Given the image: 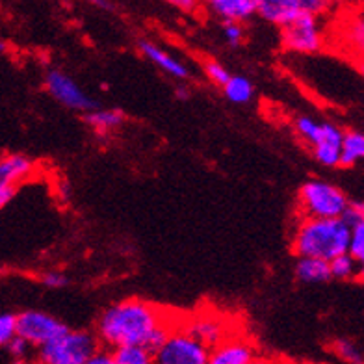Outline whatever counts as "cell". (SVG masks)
<instances>
[{
    "instance_id": "cell-1",
    "label": "cell",
    "mask_w": 364,
    "mask_h": 364,
    "mask_svg": "<svg viewBox=\"0 0 364 364\" xmlns=\"http://www.w3.org/2000/svg\"><path fill=\"white\" fill-rule=\"evenodd\" d=\"M166 318L159 309L141 299H125L112 305L102 312L97 323V335L105 346L112 350L117 346L141 344L145 346L149 335Z\"/></svg>"
},
{
    "instance_id": "cell-2",
    "label": "cell",
    "mask_w": 364,
    "mask_h": 364,
    "mask_svg": "<svg viewBox=\"0 0 364 364\" xmlns=\"http://www.w3.org/2000/svg\"><path fill=\"white\" fill-rule=\"evenodd\" d=\"M350 225L342 218H303L294 230L292 250L297 257H316L329 262L348 251Z\"/></svg>"
},
{
    "instance_id": "cell-3",
    "label": "cell",
    "mask_w": 364,
    "mask_h": 364,
    "mask_svg": "<svg viewBox=\"0 0 364 364\" xmlns=\"http://www.w3.org/2000/svg\"><path fill=\"white\" fill-rule=\"evenodd\" d=\"M99 348V341L87 331L68 329L54 341L38 348L39 360L45 364H86Z\"/></svg>"
},
{
    "instance_id": "cell-4",
    "label": "cell",
    "mask_w": 364,
    "mask_h": 364,
    "mask_svg": "<svg viewBox=\"0 0 364 364\" xmlns=\"http://www.w3.org/2000/svg\"><path fill=\"white\" fill-rule=\"evenodd\" d=\"M348 196L331 182L312 178L299 190V206L305 218H341L348 208Z\"/></svg>"
},
{
    "instance_id": "cell-5",
    "label": "cell",
    "mask_w": 364,
    "mask_h": 364,
    "mask_svg": "<svg viewBox=\"0 0 364 364\" xmlns=\"http://www.w3.org/2000/svg\"><path fill=\"white\" fill-rule=\"evenodd\" d=\"M210 350L184 329L169 331L168 338L154 353V360L160 364H206Z\"/></svg>"
},
{
    "instance_id": "cell-6",
    "label": "cell",
    "mask_w": 364,
    "mask_h": 364,
    "mask_svg": "<svg viewBox=\"0 0 364 364\" xmlns=\"http://www.w3.org/2000/svg\"><path fill=\"white\" fill-rule=\"evenodd\" d=\"M283 30V45L288 50L299 54H314L323 47L318 15L299 11L290 23L281 26Z\"/></svg>"
},
{
    "instance_id": "cell-7",
    "label": "cell",
    "mask_w": 364,
    "mask_h": 364,
    "mask_svg": "<svg viewBox=\"0 0 364 364\" xmlns=\"http://www.w3.org/2000/svg\"><path fill=\"white\" fill-rule=\"evenodd\" d=\"M69 327L54 316L41 311H24L17 316V335L23 336L32 348H41L47 342L63 335Z\"/></svg>"
},
{
    "instance_id": "cell-8",
    "label": "cell",
    "mask_w": 364,
    "mask_h": 364,
    "mask_svg": "<svg viewBox=\"0 0 364 364\" xmlns=\"http://www.w3.org/2000/svg\"><path fill=\"white\" fill-rule=\"evenodd\" d=\"M45 86L54 101L68 106L71 110L90 112L97 108V102L87 97V93L73 80L69 75L62 71H50L45 78Z\"/></svg>"
},
{
    "instance_id": "cell-9",
    "label": "cell",
    "mask_w": 364,
    "mask_h": 364,
    "mask_svg": "<svg viewBox=\"0 0 364 364\" xmlns=\"http://www.w3.org/2000/svg\"><path fill=\"white\" fill-rule=\"evenodd\" d=\"M344 130L336 127L335 123H321L320 136L311 145L314 159L327 168H336L341 160V145Z\"/></svg>"
},
{
    "instance_id": "cell-10",
    "label": "cell",
    "mask_w": 364,
    "mask_h": 364,
    "mask_svg": "<svg viewBox=\"0 0 364 364\" xmlns=\"http://www.w3.org/2000/svg\"><path fill=\"white\" fill-rule=\"evenodd\" d=\"M188 335H192L196 341L205 344L208 350L218 346L227 338V327L225 323L216 316L205 314V316H196L188 321L186 326L182 327Z\"/></svg>"
},
{
    "instance_id": "cell-11",
    "label": "cell",
    "mask_w": 364,
    "mask_h": 364,
    "mask_svg": "<svg viewBox=\"0 0 364 364\" xmlns=\"http://www.w3.org/2000/svg\"><path fill=\"white\" fill-rule=\"evenodd\" d=\"M36 166L24 154H8L0 159V190H15L21 182L30 178Z\"/></svg>"
},
{
    "instance_id": "cell-12",
    "label": "cell",
    "mask_w": 364,
    "mask_h": 364,
    "mask_svg": "<svg viewBox=\"0 0 364 364\" xmlns=\"http://www.w3.org/2000/svg\"><path fill=\"white\" fill-rule=\"evenodd\" d=\"M255 360V350L244 341H223L214 346L208 355L210 364H251Z\"/></svg>"
},
{
    "instance_id": "cell-13",
    "label": "cell",
    "mask_w": 364,
    "mask_h": 364,
    "mask_svg": "<svg viewBox=\"0 0 364 364\" xmlns=\"http://www.w3.org/2000/svg\"><path fill=\"white\" fill-rule=\"evenodd\" d=\"M212 14L223 21L244 23L257 14V0H203Z\"/></svg>"
},
{
    "instance_id": "cell-14",
    "label": "cell",
    "mask_w": 364,
    "mask_h": 364,
    "mask_svg": "<svg viewBox=\"0 0 364 364\" xmlns=\"http://www.w3.org/2000/svg\"><path fill=\"white\" fill-rule=\"evenodd\" d=\"M139 50H141L156 68L162 69L164 73H168L169 77L178 78V80H184V78L190 77V71H188L186 65H184L178 58L169 54L168 50H164L162 47H159V45L153 43V41H139Z\"/></svg>"
},
{
    "instance_id": "cell-15",
    "label": "cell",
    "mask_w": 364,
    "mask_h": 364,
    "mask_svg": "<svg viewBox=\"0 0 364 364\" xmlns=\"http://www.w3.org/2000/svg\"><path fill=\"white\" fill-rule=\"evenodd\" d=\"M299 11V0H257V14L277 26L290 23Z\"/></svg>"
},
{
    "instance_id": "cell-16",
    "label": "cell",
    "mask_w": 364,
    "mask_h": 364,
    "mask_svg": "<svg viewBox=\"0 0 364 364\" xmlns=\"http://www.w3.org/2000/svg\"><path fill=\"white\" fill-rule=\"evenodd\" d=\"M296 277L307 284L326 283L331 279L329 262L316 257H299L296 262Z\"/></svg>"
},
{
    "instance_id": "cell-17",
    "label": "cell",
    "mask_w": 364,
    "mask_h": 364,
    "mask_svg": "<svg viewBox=\"0 0 364 364\" xmlns=\"http://www.w3.org/2000/svg\"><path fill=\"white\" fill-rule=\"evenodd\" d=\"M364 159V134L359 130H348L342 136L341 145V168H353Z\"/></svg>"
},
{
    "instance_id": "cell-18",
    "label": "cell",
    "mask_w": 364,
    "mask_h": 364,
    "mask_svg": "<svg viewBox=\"0 0 364 364\" xmlns=\"http://www.w3.org/2000/svg\"><path fill=\"white\" fill-rule=\"evenodd\" d=\"M86 121L91 129L97 132H112V130L119 129L125 123V114L121 110H90L86 112Z\"/></svg>"
},
{
    "instance_id": "cell-19",
    "label": "cell",
    "mask_w": 364,
    "mask_h": 364,
    "mask_svg": "<svg viewBox=\"0 0 364 364\" xmlns=\"http://www.w3.org/2000/svg\"><path fill=\"white\" fill-rule=\"evenodd\" d=\"M112 360L114 364H151L154 357L145 346L125 344L112 350Z\"/></svg>"
},
{
    "instance_id": "cell-20",
    "label": "cell",
    "mask_w": 364,
    "mask_h": 364,
    "mask_svg": "<svg viewBox=\"0 0 364 364\" xmlns=\"http://www.w3.org/2000/svg\"><path fill=\"white\" fill-rule=\"evenodd\" d=\"M221 87H223V93H225L227 99L230 102H235V105H245V102H250L253 99V84L245 77H240V75H230L229 80Z\"/></svg>"
},
{
    "instance_id": "cell-21",
    "label": "cell",
    "mask_w": 364,
    "mask_h": 364,
    "mask_svg": "<svg viewBox=\"0 0 364 364\" xmlns=\"http://www.w3.org/2000/svg\"><path fill=\"white\" fill-rule=\"evenodd\" d=\"M360 266H363V264L357 262V260L346 251V253L338 255V257L329 260L331 279H338V281H351V279H357L360 275Z\"/></svg>"
},
{
    "instance_id": "cell-22",
    "label": "cell",
    "mask_w": 364,
    "mask_h": 364,
    "mask_svg": "<svg viewBox=\"0 0 364 364\" xmlns=\"http://www.w3.org/2000/svg\"><path fill=\"white\" fill-rule=\"evenodd\" d=\"M348 253L357 262H364V220L357 221L350 227V242H348Z\"/></svg>"
},
{
    "instance_id": "cell-23",
    "label": "cell",
    "mask_w": 364,
    "mask_h": 364,
    "mask_svg": "<svg viewBox=\"0 0 364 364\" xmlns=\"http://www.w3.org/2000/svg\"><path fill=\"white\" fill-rule=\"evenodd\" d=\"M294 125H296V130H297V134H299V138H301L307 145L314 144V141L318 139V136H320L321 123L316 119H312V117H307V115L297 117Z\"/></svg>"
},
{
    "instance_id": "cell-24",
    "label": "cell",
    "mask_w": 364,
    "mask_h": 364,
    "mask_svg": "<svg viewBox=\"0 0 364 364\" xmlns=\"http://www.w3.org/2000/svg\"><path fill=\"white\" fill-rule=\"evenodd\" d=\"M333 350H335V353L338 355L342 360H346V363H363V353H360V350L357 348V344H353L351 341H336L335 346H333Z\"/></svg>"
},
{
    "instance_id": "cell-25",
    "label": "cell",
    "mask_w": 364,
    "mask_h": 364,
    "mask_svg": "<svg viewBox=\"0 0 364 364\" xmlns=\"http://www.w3.org/2000/svg\"><path fill=\"white\" fill-rule=\"evenodd\" d=\"M15 335H17V316L8 312L0 314V348H6Z\"/></svg>"
},
{
    "instance_id": "cell-26",
    "label": "cell",
    "mask_w": 364,
    "mask_h": 364,
    "mask_svg": "<svg viewBox=\"0 0 364 364\" xmlns=\"http://www.w3.org/2000/svg\"><path fill=\"white\" fill-rule=\"evenodd\" d=\"M169 331H171V327H169L168 323L164 321V323H160V326L156 327V329H154L151 335H149L147 342H145V348H147V350L153 353V357H154V353L160 350V346L166 342V338H168V335H169Z\"/></svg>"
},
{
    "instance_id": "cell-27",
    "label": "cell",
    "mask_w": 364,
    "mask_h": 364,
    "mask_svg": "<svg viewBox=\"0 0 364 364\" xmlns=\"http://www.w3.org/2000/svg\"><path fill=\"white\" fill-rule=\"evenodd\" d=\"M205 73L206 77H208V80L212 82V84H216V86H223L227 80H229L230 73L227 71L223 65H221L220 62H208L205 65Z\"/></svg>"
},
{
    "instance_id": "cell-28",
    "label": "cell",
    "mask_w": 364,
    "mask_h": 364,
    "mask_svg": "<svg viewBox=\"0 0 364 364\" xmlns=\"http://www.w3.org/2000/svg\"><path fill=\"white\" fill-rule=\"evenodd\" d=\"M223 36H225V41L230 47H238L242 43V39H244V26H242V23H236V21H225Z\"/></svg>"
},
{
    "instance_id": "cell-29",
    "label": "cell",
    "mask_w": 364,
    "mask_h": 364,
    "mask_svg": "<svg viewBox=\"0 0 364 364\" xmlns=\"http://www.w3.org/2000/svg\"><path fill=\"white\" fill-rule=\"evenodd\" d=\"M8 351H10V355L14 357L15 360H24L26 357H28L30 350H32V346L28 344V342L24 341L23 336L19 335H15L14 338H11L10 342H8Z\"/></svg>"
},
{
    "instance_id": "cell-30",
    "label": "cell",
    "mask_w": 364,
    "mask_h": 364,
    "mask_svg": "<svg viewBox=\"0 0 364 364\" xmlns=\"http://www.w3.org/2000/svg\"><path fill=\"white\" fill-rule=\"evenodd\" d=\"M331 0H299V10L312 15H321L329 10Z\"/></svg>"
},
{
    "instance_id": "cell-31",
    "label": "cell",
    "mask_w": 364,
    "mask_h": 364,
    "mask_svg": "<svg viewBox=\"0 0 364 364\" xmlns=\"http://www.w3.org/2000/svg\"><path fill=\"white\" fill-rule=\"evenodd\" d=\"M41 283L47 288H63L68 287L69 279L60 272H47L43 277H41Z\"/></svg>"
},
{
    "instance_id": "cell-32",
    "label": "cell",
    "mask_w": 364,
    "mask_h": 364,
    "mask_svg": "<svg viewBox=\"0 0 364 364\" xmlns=\"http://www.w3.org/2000/svg\"><path fill=\"white\" fill-rule=\"evenodd\" d=\"M350 36H351V39H353L355 47H363V43H364V24H363V21L357 19L353 24H351Z\"/></svg>"
},
{
    "instance_id": "cell-33",
    "label": "cell",
    "mask_w": 364,
    "mask_h": 364,
    "mask_svg": "<svg viewBox=\"0 0 364 364\" xmlns=\"http://www.w3.org/2000/svg\"><path fill=\"white\" fill-rule=\"evenodd\" d=\"M168 4H171L173 8H177L181 11H186V14H192L199 8V0H166Z\"/></svg>"
},
{
    "instance_id": "cell-34",
    "label": "cell",
    "mask_w": 364,
    "mask_h": 364,
    "mask_svg": "<svg viewBox=\"0 0 364 364\" xmlns=\"http://www.w3.org/2000/svg\"><path fill=\"white\" fill-rule=\"evenodd\" d=\"M86 364H114V360H112L110 351H102L97 348V350L91 353V357L87 359Z\"/></svg>"
},
{
    "instance_id": "cell-35",
    "label": "cell",
    "mask_w": 364,
    "mask_h": 364,
    "mask_svg": "<svg viewBox=\"0 0 364 364\" xmlns=\"http://www.w3.org/2000/svg\"><path fill=\"white\" fill-rule=\"evenodd\" d=\"M15 190H0V210L14 199Z\"/></svg>"
},
{
    "instance_id": "cell-36",
    "label": "cell",
    "mask_w": 364,
    "mask_h": 364,
    "mask_svg": "<svg viewBox=\"0 0 364 364\" xmlns=\"http://www.w3.org/2000/svg\"><path fill=\"white\" fill-rule=\"evenodd\" d=\"M86 2L93 4L95 8H99V10H112L110 0H86Z\"/></svg>"
},
{
    "instance_id": "cell-37",
    "label": "cell",
    "mask_w": 364,
    "mask_h": 364,
    "mask_svg": "<svg viewBox=\"0 0 364 364\" xmlns=\"http://www.w3.org/2000/svg\"><path fill=\"white\" fill-rule=\"evenodd\" d=\"M178 99H188V91L186 90H177Z\"/></svg>"
},
{
    "instance_id": "cell-38",
    "label": "cell",
    "mask_w": 364,
    "mask_h": 364,
    "mask_svg": "<svg viewBox=\"0 0 364 364\" xmlns=\"http://www.w3.org/2000/svg\"><path fill=\"white\" fill-rule=\"evenodd\" d=\"M6 48H8V45L4 41H0V53H6Z\"/></svg>"
}]
</instances>
